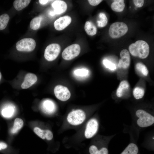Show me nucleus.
Segmentation results:
<instances>
[{
    "label": "nucleus",
    "mask_w": 154,
    "mask_h": 154,
    "mask_svg": "<svg viewBox=\"0 0 154 154\" xmlns=\"http://www.w3.org/2000/svg\"><path fill=\"white\" fill-rule=\"evenodd\" d=\"M129 50L130 53L133 56L144 59L146 58L149 54V47L146 42L139 40L131 44L129 47Z\"/></svg>",
    "instance_id": "1"
},
{
    "label": "nucleus",
    "mask_w": 154,
    "mask_h": 154,
    "mask_svg": "<svg viewBox=\"0 0 154 154\" xmlns=\"http://www.w3.org/2000/svg\"><path fill=\"white\" fill-rule=\"evenodd\" d=\"M135 115L137 117L136 124L140 127H147L154 124V116L145 110L142 109L137 110Z\"/></svg>",
    "instance_id": "2"
},
{
    "label": "nucleus",
    "mask_w": 154,
    "mask_h": 154,
    "mask_svg": "<svg viewBox=\"0 0 154 154\" xmlns=\"http://www.w3.org/2000/svg\"><path fill=\"white\" fill-rule=\"evenodd\" d=\"M128 28L124 23L117 22L110 26L109 33L110 37L113 38H119L125 35L127 32Z\"/></svg>",
    "instance_id": "3"
},
{
    "label": "nucleus",
    "mask_w": 154,
    "mask_h": 154,
    "mask_svg": "<svg viewBox=\"0 0 154 154\" xmlns=\"http://www.w3.org/2000/svg\"><path fill=\"white\" fill-rule=\"evenodd\" d=\"M86 115L81 110L78 109L70 112L67 117V120L70 124L77 125L82 124L85 120Z\"/></svg>",
    "instance_id": "4"
},
{
    "label": "nucleus",
    "mask_w": 154,
    "mask_h": 154,
    "mask_svg": "<svg viewBox=\"0 0 154 154\" xmlns=\"http://www.w3.org/2000/svg\"><path fill=\"white\" fill-rule=\"evenodd\" d=\"M35 40L31 38H25L16 43V47L19 51L22 52H31L34 50L36 46Z\"/></svg>",
    "instance_id": "5"
},
{
    "label": "nucleus",
    "mask_w": 154,
    "mask_h": 154,
    "mask_svg": "<svg viewBox=\"0 0 154 154\" xmlns=\"http://www.w3.org/2000/svg\"><path fill=\"white\" fill-rule=\"evenodd\" d=\"M60 50V46L59 44H50L47 46L45 50L44 57L48 61H53L58 57Z\"/></svg>",
    "instance_id": "6"
},
{
    "label": "nucleus",
    "mask_w": 154,
    "mask_h": 154,
    "mask_svg": "<svg viewBox=\"0 0 154 154\" xmlns=\"http://www.w3.org/2000/svg\"><path fill=\"white\" fill-rule=\"evenodd\" d=\"M80 50V46L78 44H72L67 47L63 51L62 57L65 60H71L79 55Z\"/></svg>",
    "instance_id": "7"
},
{
    "label": "nucleus",
    "mask_w": 154,
    "mask_h": 154,
    "mask_svg": "<svg viewBox=\"0 0 154 154\" xmlns=\"http://www.w3.org/2000/svg\"><path fill=\"white\" fill-rule=\"evenodd\" d=\"M99 124L97 120L95 118L90 119L88 122L85 131L84 135L87 139L93 137L97 133Z\"/></svg>",
    "instance_id": "8"
},
{
    "label": "nucleus",
    "mask_w": 154,
    "mask_h": 154,
    "mask_svg": "<svg viewBox=\"0 0 154 154\" xmlns=\"http://www.w3.org/2000/svg\"><path fill=\"white\" fill-rule=\"evenodd\" d=\"M54 92L56 97L62 101H65L70 98V91L66 87L61 85L56 86L54 89Z\"/></svg>",
    "instance_id": "9"
},
{
    "label": "nucleus",
    "mask_w": 154,
    "mask_h": 154,
    "mask_svg": "<svg viewBox=\"0 0 154 154\" xmlns=\"http://www.w3.org/2000/svg\"><path fill=\"white\" fill-rule=\"evenodd\" d=\"M121 58L119 60L118 66L119 68L126 69L130 64V57L129 52L126 49H123L120 53Z\"/></svg>",
    "instance_id": "10"
},
{
    "label": "nucleus",
    "mask_w": 154,
    "mask_h": 154,
    "mask_svg": "<svg viewBox=\"0 0 154 154\" xmlns=\"http://www.w3.org/2000/svg\"><path fill=\"white\" fill-rule=\"evenodd\" d=\"M71 21V18L69 16L66 15L60 17L54 22V27L58 31L62 30L68 26Z\"/></svg>",
    "instance_id": "11"
},
{
    "label": "nucleus",
    "mask_w": 154,
    "mask_h": 154,
    "mask_svg": "<svg viewBox=\"0 0 154 154\" xmlns=\"http://www.w3.org/2000/svg\"><path fill=\"white\" fill-rule=\"evenodd\" d=\"M37 78L36 75L32 73L27 74L25 77L24 80L21 85L23 89L29 88L37 81Z\"/></svg>",
    "instance_id": "12"
},
{
    "label": "nucleus",
    "mask_w": 154,
    "mask_h": 154,
    "mask_svg": "<svg viewBox=\"0 0 154 154\" xmlns=\"http://www.w3.org/2000/svg\"><path fill=\"white\" fill-rule=\"evenodd\" d=\"M52 6L54 9V13L59 15L64 12L66 10L67 6L64 1L56 0L52 4Z\"/></svg>",
    "instance_id": "13"
},
{
    "label": "nucleus",
    "mask_w": 154,
    "mask_h": 154,
    "mask_svg": "<svg viewBox=\"0 0 154 154\" xmlns=\"http://www.w3.org/2000/svg\"><path fill=\"white\" fill-rule=\"evenodd\" d=\"M124 0H114L111 5L112 9L114 11L121 12L123 11L125 7Z\"/></svg>",
    "instance_id": "14"
},
{
    "label": "nucleus",
    "mask_w": 154,
    "mask_h": 154,
    "mask_svg": "<svg viewBox=\"0 0 154 154\" xmlns=\"http://www.w3.org/2000/svg\"><path fill=\"white\" fill-rule=\"evenodd\" d=\"M84 28L87 34L89 35L93 36L96 33V27L91 22H86Z\"/></svg>",
    "instance_id": "15"
},
{
    "label": "nucleus",
    "mask_w": 154,
    "mask_h": 154,
    "mask_svg": "<svg viewBox=\"0 0 154 154\" xmlns=\"http://www.w3.org/2000/svg\"><path fill=\"white\" fill-rule=\"evenodd\" d=\"M129 87L128 82L125 80L122 81L116 91V95L118 97H121L123 94L125 90L127 89Z\"/></svg>",
    "instance_id": "16"
},
{
    "label": "nucleus",
    "mask_w": 154,
    "mask_h": 154,
    "mask_svg": "<svg viewBox=\"0 0 154 154\" xmlns=\"http://www.w3.org/2000/svg\"><path fill=\"white\" fill-rule=\"evenodd\" d=\"M31 1L29 0H16L13 2V6L17 10L20 11L27 7Z\"/></svg>",
    "instance_id": "17"
},
{
    "label": "nucleus",
    "mask_w": 154,
    "mask_h": 154,
    "mask_svg": "<svg viewBox=\"0 0 154 154\" xmlns=\"http://www.w3.org/2000/svg\"><path fill=\"white\" fill-rule=\"evenodd\" d=\"M138 148L135 143H129L121 154H137Z\"/></svg>",
    "instance_id": "18"
},
{
    "label": "nucleus",
    "mask_w": 154,
    "mask_h": 154,
    "mask_svg": "<svg viewBox=\"0 0 154 154\" xmlns=\"http://www.w3.org/2000/svg\"><path fill=\"white\" fill-rule=\"evenodd\" d=\"M42 19L41 16L36 17L33 19L30 23L31 29L34 30L38 29L40 27Z\"/></svg>",
    "instance_id": "19"
},
{
    "label": "nucleus",
    "mask_w": 154,
    "mask_h": 154,
    "mask_svg": "<svg viewBox=\"0 0 154 154\" xmlns=\"http://www.w3.org/2000/svg\"><path fill=\"white\" fill-rule=\"evenodd\" d=\"M10 19L9 15L3 14L0 16V30L5 29L7 27Z\"/></svg>",
    "instance_id": "20"
},
{
    "label": "nucleus",
    "mask_w": 154,
    "mask_h": 154,
    "mask_svg": "<svg viewBox=\"0 0 154 154\" xmlns=\"http://www.w3.org/2000/svg\"><path fill=\"white\" fill-rule=\"evenodd\" d=\"M23 122L21 118H17L15 120L13 126L11 129V132L13 133H17L23 127Z\"/></svg>",
    "instance_id": "21"
},
{
    "label": "nucleus",
    "mask_w": 154,
    "mask_h": 154,
    "mask_svg": "<svg viewBox=\"0 0 154 154\" xmlns=\"http://www.w3.org/2000/svg\"><path fill=\"white\" fill-rule=\"evenodd\" d=\"M42 107L44 111L48 113H51L53 112L55 108L53 103L49 100L45 101L43 102Z\"/></svg>",
    "instance_id": "22"
},
{
    "label": "nucleus",
    "mask_w": 154,
    "mask_h": 154,
    "mask_svg": "<svg viewBox=\"0 0 154 154\" xmlns=\"http://www.w3.org/2000/svg\"><path fill=\"white\" fill-rule=\"evenodd\" d=\"M14 112V108L12 106H7L2 109L1 114L4 117L9 118L13 116Z\"/></svg>",
    "instance_id": "23"
},
{
    "label": "nucleus",
    "mask_w": 154,
    "mask_h": 154,
    "mask_svg": "<svg viewBox=\"0 0 154 154\" xmlns=\"http://www.w3.org/2000/svg\"><path fill=\"white\" fill-rule=\"evenodd\" d=\"M100 20L97 21L98 26L100 27H105L108 23V19L106 15L104 13H101L99 14Z\"/></svg>",
    "instance_id": "24"
},
{
    "label": "nucleus",
    "mask_w": 154,
    "mask_h": 154,
    "mask_svg": "<svg viewBox=\"0 0 154 154\" xmlns=\"http://www.w3.org/2000/svg\"><path fill=\"white\" fill-rule=\"evenodd\" d=\"M134 97L138 100L142 98L144 94V89L140 87H136L134 88L133 92Z\"/></svg>",
    "instance_id": "25"
},
{
    "label": "nucleus",
    "mask_w": 154,
    "mask_h": 154,
    "mask_svg": "<svg viewBox=\"0 0 154 154\" xmlns=\"http://www.w3.org/2000/svg\"><path fill=\"white\" fill-rule=\"evenodd\" d=\"M137 70L145 76H147L148 73V71L145 65L141 62L137 63L135 65Z\"/></svg>",
    "instance_id": "26"
},
{
    "label": "nucleus",
    "mask_w": 154,
    "mask_h": 154,
    "mask_svg": "<svg viewBox=\"0 0 154 154\" xmlns=\"http://www.w3.org/2000/svg\"><path fill=\"white\" fill-rule=\"evenodd\" d=\"M89 73L88 70L85 68L77 69L74 71L75 75L80 77H86L88 75Z\"/></svg>",
    "instance_id": "27"
},
{
    "label": "nucleus",
    "mask_w": 154,
    "mask_h": 154,
    "mask_svg": "<svg viewBox=\"0 0 154 154\" xmlns=\"http://www.w3.org/2000/svg\"><path fill=\"white\" fill-rule=\"evenodd\" d=\"M35 133L39 137L42 139L46 138V130H42L38 127H35L34 129Z\"/></svg>",
    "instance_id": "28"
},
{
    "label": "nucleus",
    "mask_w": 154,
    "mask_h": 154,
    "mask_svg": "<svg viewBox=\"0 0 154 154\" xmlns=\"http://www.w3.org/2000/svg\"><path fill=\"white\" fill-rule=\"evenodd\" d=\"M103 63L104 66L112 70H114L116 68L115 64L107 59H104L103 60Z\"/></svg>",
    "instance_id": "29"
},
{
    "label": "nucleus",
    "mask_w": 154,
    "mask_h": 154,
    "mask_svg": "<svg viewBox=\"0 0 154 154\" xmlns=\"http://www.w3.org/2000/svg\"><path fill=\"white\" fill-rule=\"evenodd\" d=\"M108 150L107 148L103 147L99 150H98L95 154H108Z\"/></svg>",
    "instance_id": "30"
},
{
    "label": "nucleus",
    "mask_w": 154,
    "mask_h": 154,
    "mask_svg": "<svg viewBox=\"0 0 154 154\" xmlns=\"http://www.w3.org/2000/svg\"><path fill=\"white\" fill-rule=\"evenodd\" d=\"M133 1L135 6L139 7H142L144 3V0H134Z\"/></svg>",
    "instance_id": "31"
},
{
    "label": "nucleus",
    "mask_w": 154,
    "mask_h": 154,
    "mask_svg": "<svg viewBox=\"0 0 154 154\" xmlns=\"http://www.w3.org/2000/svg\"><path fill=\"white\" fill-rule=\"evenodd\" d=\"M53 137L52 132L49 130H46V138L48 140H52Z\"/></svg>",
    "instance_id": "32"
},
{
    "label": "nucleus",
    "mask_w": 154,
    "mask_h": 154,
    "mask_svg": "<svg viewBox=\"0 0 154 154\" xmlns=\"http://www.w3.org/2000/svg\"><path fill=\"white\" fill-rule=\"evenodd\" d=\"M102 1L100 0H89V4L92 6H96L99 4Z\"/></svg>",
    "instance_id": "33"
},
{
    "label": "nucleus",
    "mask_w": 154,
    "mask_h": 154,
    "mask_svg": "<svg viewBox=\"0 0 154 154\" xmlns=\"http://www.w3.org/2000/svg\"><path fill=\"white\" fill-rule=\"evenodd\" d=\"M7 147V145L6 143L3 142H0V151L6 149Z\"/></svg>",
    "instance_id": "34"
},
{
    "label": "nucleus",
    "mask_w": 154,
    "mask_h": 154,
    "mask_svg": "<svg viewBox=\"0 0 154 154\" xmlns=\"http://www.w3.org/2000/svg\"><path fill=\"white\" fill-rule=\"evenodd\" d=\"M50 1L47 0H39V2L40 4L42 5H44Z\"/></svg>",
    "instance_id": "35"
},
{
    "label": "nucleus",
    "mask_w": 154,
    "mask_h": 154,
    "mask_svg": "<svg viewBox=\"0 0 154 154\" xmlns=\"http://www.w3.org/2000/svg\"><path fill=\"white\" fill-rule=\"evenodd\" d=\"M1 72H0V81L1 80Z\"/></svg>",
    "instance_id": "36"
},
{
    "label": "nucleus",
    "mask_w": 154,
    "mask_h": 154,
    "mask_svg": "<svg viewBox=\"0 0 154 154\" xmlns=\"http://www.w3.org/2000/svg\"><path fill=\"white\" fill-rule=\"evenodd\" d=\"M154 136H153V137H152V139H153V140H154Z\"/></svg>",
    "instance_id": "37"
}]
</instances>
